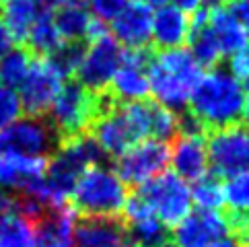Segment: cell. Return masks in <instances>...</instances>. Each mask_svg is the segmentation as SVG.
Masks as SVG:
<instances>
[{"label":"cell","mask_w":249,"mask_h":247,"mask_svg":"<svg viewBox=\"0 0 249 247\" xmlns=\"http://www.w3.org/2000/svg\"><path fill=\"white\" fill-rule=\"evenodd\" d=\"M150 6H163V4H173L181 8L183 13H194L196 8H200V0H144Z\"/></svg>","instance_id":"obj_34"},{"label":"cell","mask_w":249,"mask_h":247,"mask_svg":"<svg viewBox=\"0 0 249 247\" xmlns=\"http://www.w3.org/2000/svg\"><path fill=\"white\" fill-rule=\"evenodd\" d=\"M190 35V17L173 4H163L153 13V33L150 41L159 50L181 48Z\"/></svg>","instance_id":"obj_19"},{"label":"cell","mask_w":249,"mask_h":247,"mask_svg":"<svg viewBox=\"0 0 249 247\" xmlns=\"http://www.w3.org/2000/svg\"><path fill=\"white\" fill-rule=\"evenodd\" d=\"M76 247H128V233L118 216H83L74 220Z\"/></svg>","instance_id":"obj_17"},{"label":"cell","mask_w":249,"mask_h":247,"mask_svg":"<svg viewBox=\"0 0 249 247\" xmlns=\"http://www.w3.org/2000/svg\"><path fill=\"white\" fill-rule=\"evenodd\" d=\"M62 89V76L48 58L33 56L29 70L19 87L21 109L31 118H41L50 111L56 95Z\"/></svg>","instance_id":"obj_9"},{"label":"cell","mask_w":249,"mask_h":247,"mask_svg":"<svg viewBox=\"0 0 249 247\" xmlns=\"http://www.w3.org/2000/svg\"><path fill=\"white\" fill-rule=\"evenodd\" d=\"M11 48H13V37H11V33H8L6 25L0 21V56H4Z\"/></svg>","instance_id":"obj_35"},{"label":"cell","mask_w":249,"mask_h":247,"mask_svg":"<svg viewBox=\"0 0 249 247\" xmlns=\"http://www.w3.org/2000/svg\"><path fill=\"white\" fill-rule=\"evenodd\" d=\"M0 247H33V223L19 206L0 212Z\"/></svg>","instance_id":"obj_25"},{"label":"cell","mask_w":249,"mask_h":247,"mask_svg":"<svg viewBox=\"0 0 249 247\" xmlns=\"http://www.w3.org/2000/svg\"><path fill=\"white\" fill-rule=\"evenodd\" d=\"M169 163V146L161 140H142L126 153L115 157V175L128 185H142L165 171Z\"/></svg>","instance_id":"obj_10"},{"label":"cell","mask_w":249,"mask_h":247,"mask_svg":"<svg viewBox=\"0 0 249 247\" xmlns=\"http://www.w3.org/2000/svg\"><path fill=\"white\" fill-rule=\"evenodd\" d=\"M122 220L126 225L128 247H161L169 241V229L155 216L138 194L126 200Z\"/></svg>","instance_id":"obj_13"},{"label":"cell","mask_w":249,"mask_h":247,"mask_svg":"<svg viewBox=\"0 0 249 247\" xmlns=\"http://www.w3.org/2000/svg\"><path fill=\"white\" fill-rule=\"evenodd\" d=\"M227 8H229V13L243 25V29L249 37V0H231Z\"/></svg>","instance_id":"obj_33"},{"label":"cell","mask_w":249,"mask_h":247,"mask_svg":"<svg viewBox=\"0 0 249 247\" xmlns=\"http://www.w3.org/2000/svg\"><path fill=\"white\" fill-rule=\"evenodd\" d=\"M208 165L214 175H229L249 171V126L231 124L206 134Z\"/></svg>","instance_id":"obj_8"},{"label":"cell","mask_w":249,"mask_h":247,"mask_svg":"<svg viewBox=\"0 0 249 247\" xmlns=\"http://www.w3.org/2000/svg\"><path fill=\"white\" fill-rule=\"evenodd\" d=\"M54 23L56 29L62 35V39H83L87 41V29L91 23V13L85 4V0H68L66 4H62L56 8Z\"/></svg>","instance_id":"obj_23"},{"label":"cell","mask_w":249,"mask_h":247,"mask_svg":"<svg viewBox=\"0 0 249 247\" xmlns=\"http://www.w3.org/2000/svg\"><path fill=\"white\" fill-rule=\"evenodd\" d=\"M103 161H105V153L89 132L64 140L58 146V151L48 159L46 173H43V181L48 185L52 206L54 208L68 206L70 194H72L78 177L89 167H95Z\"/></svg>","instance_id":"obj_3"},{"label":"cell","mask_w":249,"mask_h":247,"mask_svg":"<svg viewBox=\"0 0 249 247\" xmlns=\"http://www.w3.org/2000/svg\"><path fill=\"white\" fill-rule=\"evenodd\" d=\"M225 0H200V8H206V11H212V8H220Z\"/></svg>","instance_id":"obj_37"},{"label":"cell","mask_w":249,"mask_h":247,"mask_svg":"<svg viewBox=\"0 0 249 247\" xmlns=\"http://www.w3.org/2000/svg\"><path fill=\"white\" fill-rule=\"evenodd\" d=\"M231 74L237 81H247L249 83V43H245L243 48H239L237 52L231 54Z\"/></svg>","instance_id":"obj_32"},{"label":"cell","mask_w":249,"mask_h":247,"mask_svg":"<svg viewBox=\"0 0 249 247\" xmlns=\"http://www.w3.org/2000/svg\"><path fill=\"white\" fill-rule=\"evenodd\" d=\"M41 0H0V13L13 41H25L33 21L41 13Z\"/></svg>","instance_id":"obj_21"},{"label":"cell","mask_w":249,"mask_h":247,"mask_svg":"<svg viewBox=\"0 0 249 247\" xmlns=\"http://www.w3.org/2000/svg\"><path fill=\"white\" fill-rule=\"evenodd\" d=\"M136 194L167 229L179 225L192 210V192L188 181L171 171H163L138 185Z\"/></svg>","instance_id":"obj_6"},{"label":"cell","mask_w":249,"mask_h":247,"mask_svg":"<svg viewBox=\"0 0 249 247\" xmlns=\"http://www.w3.org/2000/svg\"><path fill=\"white\" fill-rule=\"evenodd\" d=\"M74 210L48 208L33 223V247H74Z\"/></svg>","instance_id":"obj_18"},{"label":"cell","mask_w":249,"mask_h":247,"mask_svg":"<svg viewBox=\"0 0 249 247\" xmlns=\"http://www.w3.org/2000/svg\"><path fill=\"white\" fill-rule=\"evenodd\" d=\"M115 41L126 48H148L153 33V6L144 0H128L111 19Z\"/></svg>","instance_id":"obj_14"},{"label":"cell","mask_w":249,"mask_h":247,"mask_svg":"<svg viewBox=\"0 0 249 247\" xmlns=\"http://www.w3.org/2000/svg\"><path fill=\"white\" fill-rule=\"evenodd\" d=\"M113 103L118 101L107 91L91 93L76 81H68L66 85H62L46 116L64 142L68 138L89 132L95 118L101 116L105 109H109Z\"/></svg>","instance_id":"obj_4"},{"label":"cell","mask_w":249,"mask_h":247,"mask_svg":"<svg viewBox=\"0 0 249 247\" xmlns=\"http://www.w3.org/2000/svg\"><path fill=\"white\" fill-rule=\"evenodd\" d=\"M21 101L19 95H17L13 89L0 85V130L8 128L13 122L19 120L21 116Z\"/></svg>","instance_id":"obj_30"},{"label":"cell","mask_w":249,"mask_h":247,"mask_svg":"<svg viewBox=\"0 0 249 247\" xmlns=\"http://www.w3.org/2000/svg\"><path fill=\"white\" fill-rule=\"evenodd\" d=\"M243 116L249 124V87H247V91H245V99H243Z\"/></svg>","instance_id":"obj_39"},{"label":"cell","mask_w":249,"mask_h":247,"mask_svg":"<svg viewBox=\"0 0 249 247\" xmlns=\"http://www.w3.org/2000/svg\"><path fill=\"white\" fill-rule=\"evenodd\" d=\"M192 192V202L200 206V210H218L225 204V196H222V181L218 175L206 173L198 181H194Z\"/></svg>","instance_id":"obj_28"},{"label":"cell","mask_w":249,"mask_h":247,"mask_svg":"<svg viewBox=\"0 0 249 247\" xmlns=\"http://www.w3.org/2000/svg\"><path fill=\"white\" fill-rule=\"evenodd\" d=\"M243 99L245 91L241 81L225 68H212L202 74L190 95V113L198 120L206 134L231 124H239L243 118Z\"/></svg>","instance_id":"obj_1"},{"label":"cell","mask_w":249,"mask_h":247,"mask_svg":"<svg viewBox=\"0 0 249 247\" xmlns=\"http://www.w3.org/2000/svg\"><path fill=\"white\" fill-rule=\"evenodd\" d=\"M126 2L128 0H85L89 13H93L95 19L101 21H111L126 6Z\"/></svg>","instance_id":"obj_31"},{"label":"cell","mask_w":249,"mask_h":247,"mask_svg":"<svg viewBox=\"0 0 249 247\" xmlns=\"http://www.w3.org/2000/svg\"><path fill=\"white\" fill-rule=\"evenodd\" d=\"M68 0H41V6L48 8V11H52V8H58L62 4H66Z\"/></svg>","instance_id":"obj_38"},{"label":"cell","mask_w":249,"mask_h":247,"mask_svg":"<svg viewBox=\"0 0 249 247\" xmlns=\"http://www.w3.org/2000/svg\"><path fill=\"white\" fill-rule=\"evenodd\" d=\"M202 76L198 66L185 48L159 50L148 64V87L155 101L171 111L188 107L190 95Z\"/></svg>","instance_id":"obj_2"},{"label":"cell","mask_w":249,"mask_h":247,"mask_svg":"<svg viewBox=\"0 0 249 247\" xmlns=\"http://www.w3.org/2000/svg\"><path fill=\"white\" fill-rule=\"evenodd\" d=\"M25 41H27V50L31 52L33 56H39V58H48L52 52H54L60 43L64 41L62 39V35L58 33V29H56L52 11L41 8V13L37 15V19L33 21Z\"/></svg>","instance_id":"obj_24"},{"label":"cell","mask_w":249,"mask_h":247,"mask_svg":"<svg viewBox=\"0 0 249 247\" xmlns=\"http://www.w3.org/2000/svg\"><path fill=\"white\" fill-rule=\"evenodd\" d=\"M206 247H239V245H237V239H235V237L222 235V237H218V239H214L212 243H208Z\"/></svg>","instance_id":"obj_36"},{"label":"cell","mask_w":249,"mask_h":247,"mask_svg":"<svg viewBox=\"0 0 249 247\" xmlns=\"http://www.w3.org/2000/svg\"><path fill=\"white\" fill-rule=\"evenodd\" d=\"M122 54L124 48L111 35L91 41L85 52L81 66L76 70V78H78L76 83L83 85L91 93L107 91L115 70L122 64Z\"/></svg>","instance_id":"obj_11"},{"label":"cell","mask_w":249,"mask_h":247,"mask_svg":"<svg viewBox=\"0 0 249 247\" xmlns=\"http://www.w3.org/2000/svg\"><path fill=\"white\" fill-rule=\"evenodd\" d=\"M70 208L81 216H120L128 200V190L115 171L95 165L78 177Z\"/></svg>","instance_id":"obj_5"},{"label":"cell","mask_w":249,"mask_h":247,"mask_svg":"<svg viewBox=\"0 0 249 247\" xmlns=\"http://www.w3.org/2000/svg\"><path fill=\"white\" fill-rule=\"evenodd\" d=\"M222 235H229L225 216L216 210H196L175 225L173 239L177 247H206Z\"/></svg>","instance_id":"obj_15"},{"label":"cell","mask_w":249,"mask_h":247,"mask_svg":"<svg viewBox=\"0 0 249 247\" xmlns=\"http://www.w3.org/2000/svg\"><path fill=\"white\" fill-rule=\"evenodd\" d=\"M169 161H171L175 175L183 181H198L208 173V153H206V136L177 134L171 140L169 148Z\"/></svg>","instance_id":"obj_16"},{"label":"cell","mask_w":249,"mask_h":247,"mask_svg":"<svg viewBox=\"0 0 249 247\" xmlns=\"http://www.w3.org/2000/svg\"><path fill=\"white\" fill-rule=\"evenodd\" d=\"M190 54L198 62V66L216 68L222 60V50L214 37V33L208 27V11L206 8H196L190 19Z\"/></svg>","instance_id":"obj_20"},{"label":"cell","mask_w":249,"mask_h":247,"mask_svg":"<svg viewBox=\"0 0 249 247\" xmlns=\"http://www.w3.org/2000/svg\"><path fill=\"white\" fill-rule=\"evenodd\" d=\"M60 144L62 138L58 136L48 116H27L25 120H17L8 128L0 130V153L50 159Z\"/></svg>","instance_id":"obj_7"},{"label":"cell","mask_w":249,"mask_h":247,"mask_svg":"<svg viewBox=\"0 0 249 247\" xmlns=\"http://www.w3.org/2000/svg\"><path fill=\"white\" fill-rule=\"evenodd\" d=\"M33 54L27 48H11L4 56H0V85L8 89H19L25 74L29 70Z\"/></svg>","instance_id":"obj_26"},{"label":"cell","mask_w":249,"mask_h":247,"mask_svg":"<svg viewBox=\"0 0 249 247\" xmlns=\"http://www.w3.org/2000/svg\"><path fill=\"white\" fill-rule=\"evenodd\" d=\"M222 196L233 212L249 214V171H239L229 175L222 183Z\"/></svg>","instance_id":"obj_29"},{"label":"cell","mask_w":249,"mask_h":247,"mask_svg":"<svg viewBox=\"0 0 249 247\" xmlns=\"http://www.w3.org/2000/svg\"><path fill=\"white\" fill-rule=\"evenodd\" d=\"M153 52L148 48H126L122 54V64L115 70L107 93L118 103L146 99L150 93L148 87V64Z\"/></svg>","instance_id":"obj_12"},{"label":"cell","mask_w":249,"mask_h":247,"mask_svg":"<svg viewBox=\"0 0 249 247\" xmlns=\"http://www.w3.org/2000/svg\"><path fill=\"white\" fill-rule=\"evenodd\" d=\"M208 27L214 33L222 54H233L247 43V33L243 25L229 13V8L220 6L208 11Z\"/></svg>","instance_id":"obj_22"},{"label":"cell","mask_w":249,"mask_h":247,"mask_svg":"<svg viewBox=\"0 0 249 247\" xmlns=\"http://www.w3.org/2000/svg\"><path fill=\"white\" fill-rule=\"evenodd\" d=\"M87 46H89V43L83 41V39H68V41H62L60 46L48 56V60H50V64L60 72L62 78L74 76L76 70H78V66H81L83 58H85Z\"/></svg>","instance_id":"obj_27"},{"label":"cell","mask_w":249,"mask_h":247,"mask_svg":"<svg viewBox=\"0 0 249 247\" xmlns=\"http://www.w3.org/2000/svg\"><path fill=\"white\" fill-rule=\"evenodd\" d=\"M161 247H177V245H175V243H171V241H167V243H163Z\"/></svg>","instance_id":"obj_40"}]
</instances>
